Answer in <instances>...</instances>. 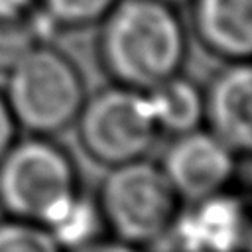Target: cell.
<instances>
[{
  "instance_id": "6da1fadb",
  "label": "cell",
  "mask_w": 252,
  "mask_h": 252,
  "mask_svg": "<svg viewBox=\"0 0 252 252\" xmlns=\"http://www.w3.org/2000/svg\"><path fill=\"white\" fill-rule=\"evenodd\" d=\"M98 24V57L116 85L148 91L181 73L187 33L173 6L118 0Z\"/></svg>"
},
{
  "instance_id": "7a4b0ae2",
  "label": "cell",
  "mask_w": 252,
  "mask_h": 252,
  "mask_svg": "<svg viewBox=\"0 0 252 252\" xmlns=\"http://www.w3.org/2000/svg\"><path fill=\"white\" fill-rule=\"evenodd\" d=\"M2 94L18 128L35 136L65 130L87 98L79 67L51 43H37L6 73Z\"/></svg>"
},
{
  "instance_id": "3957f363",
  "label": "cell",
  "mask_w": 252,
  "mask_h": 252,
  "mask_svg": "<svg viewBox=\"0 0 252 252\" xmlns=\"http://www.w3.org/2000/svg\"><path fill=\"white\" fill-rule=\"evenodd\" d=\"M79 193L77 167L51 136L16 138L0 159V207L12 219L45 226Z\"/></svg>"
},
{
  "instance_id": "277c9868",
  "label": "cell",
  "mask_w": 252,
  "mask_h": 252,
  "mask_svg": "<svg viewBox=\"0 0 252 252\" xmlns=\"http://www.w3.org/2000/svg\"><path fill=\"white\" fill-rule=\"evenodd\" d=\"M96 207L102 224L114 238L146 246L163 238L181 199L159 163L140 158L108 169L98 189Z\"/></svg>"
},
{
  "instance_id": "5b68a950",
  "label": "cell",
  "mask_w": 252,
  "mask_h": 252,
  "mask_svg": "<svg viewBox=\"0 0 252 252\" xmlns=\"http://www.w3.org/2000/svg\"><path fill=\"white\" fill-rule=\"evenodd\" d=\"M73 124L83 150L108 167L144 158L159 134L146 93L116 83L87 96Z\"/></svg>"
},
{
  "instance_id": "8992f818",
  "label": "cell",
  "mask_w": 252,
  "mask_h": 252,
  "mask_svg": "<svg viewBox=\"0 0 252 252\" xmlns=\"http://www.w3.org/2000/svg\"><path fill=\"white\" fill-rule=\"evenodd\" d=\"M252 213L228 189L179 207L161 240L171 252H244Z\"/></svg>"
},
{
  "instance_id": "52a82bcc",
  "label": "cell",
  "mask_w": 252,
  "mask_h": 252,
  "mask_svg": "<svg viewBox=\"0 0 252 252\" xmlns=\"http://www.w3.org/2000/svg\"><path fill=\"white\" fill-rule=\"evenodd\" d=\"M159 167L177 197L189 203L228 187L236 173V154L203 126L173 136Z\"/></svg>"
},
{
  "instance_id": "ba28073f",
  "label": "cell",
  "mask_w": 252,
  "mask_h": 252,
  "mask_svg": "<svg viewBox=\"0 0 252 252\" xmlns=\"http://www.w3.org/2000/svg\"><path fill=\"white\" fill-rule=\"evenodd\" d=\"M205 128L236 156H252V61L228 63L205 89Z\"/></svg>"
},
{
  "instance_id": "9c48e42d",
  "label": "cell",
  "mask_w": 252,
  "mask_h": 252,
  "mask_svg": "<svg viewBox=\"0 0 252 252\" xmlns=\"http://www.w3.org/2000/svg\"><path fill=\"white\" fill-rule=\"evenodd\" d=\"M193 30L228 63L252 61V0H191Z\"/></svg>"
},
{
  "instance_id": "30bf717a",
  "label": "cell",
  "mask_w": 252,
  "mask_h": 252,
  "mask_svg": "<svg viewBox=\"0 0 252 252\" xmlns=\"http://www.w3.org/2000/svg\"><path fill=\"white\" fill-rule=\"evenodd\" d=\"M144 93L159 132L177 136L205 126V91L181 73Z\"/></svg>"
},
{
  "instance_id": "8fae6325",
  "label": "cell",
  "mask_w": 252,
  "mask_h": 252,
  "mask_svg": "<svg viewBox=\"0 0 252 252\" xmlns=\"http://www.w3.org/2000/svg\"><path fill=\"white\" fill-rule=\"evenodd\" d=\"M102 226L104 224H102L96 201H91L83 193H79L43 228L53 236V240L61 246V250L71 252L98 238V232Z\"/></svg>"
},
{
  "instance_id": "7c38bea8",
  "label": "cell",
  "mask_w": 252,
  "mask_h": 252,
  "mask_svg": "<svg viewBox=\"0 0 252 252\" xmlns=\"http://www.w3.org/2000/svg\"><path fill=\"white\" fill-rule=\"evenodd\" d=\"M49 32L57 30L37 6L26 18L0 20V73H8L37 43H49Z\"/></svg>"
},
{
  "instance_id": "4fadbf2b",
  "label": "cell",
  "mask_w": 252,
  "mask_h": 252,
  "mask_svg": "<svg viewBox=\"0 0 252 252\" xmlns=\"http://www.w3.org/2000/svg\"><path fill=\"white\" fill-rule=\"evenodd\" d=\"M118 0H37V10L55 30H77L98 24Z\"/></svg>"
},
{
  "instance_id": "5bb4252c",
  "label": "cell",
  "mask_w": 252,
  "mask_h": 252,
  "mask_svg": "<svg viewBox=\"0 0 252 252\" xmlns=\"http://www.w3.org/2000/svg\"><path fill=\"white\" fill-rule=\"evenodd\" d=\"M0 252H63L53 236L35 222L0 220Z\"/></svg>"
},
{
  "instance_id": "9a60e30c",
  "label": "cell",
  "mask_w": 252,
  "mask_h": 252,
  "mask_svg": "<svg viewBox=\"0 0 252 252\" xmlns=\"http://www.w3.org/2000/svg\"><path fill=\"white\" fill-rule=\"evenodd\" d=\"M18 124L8 108V102L0 91V159L4 158V154L8 152V148L16 142L18 138Z\"/></svg>"
},
{
  "instance_id": "2e32d148",
  "label": "cell",
  "mask_w": 252,
  "mask_h": 252,
  "mask_svg": "<svg viewBox=\"0 0 252 252\" xmlns=\"http://www.w3.org/2000/svg\"><path fill=\"white\" fill-rule=\"evenodd\" d=\"M71 252H146L144 246H138V244H132V242H126V240H120V238H94L93 242L77 248V250H71Z\"/></svg>"
},
{
  "instance_id": "e0dca14e",
  "label": "cell",
  "mask_w": 252,
  "mask_h": 252,
  "mask_svg": "<svg viewBox=\"0 0 252 252\" xmlns=\"http://www.w3.org/2000/svg\"><path fill=\"white\" fill-rule=\"evenodd\" d=\"M37 6V0H0V20L26 18Z\"/></svg>"
},
{
  "instance_id": "ac0fdd59",
  "label": "cell",
  "mask_w": 252,
  "mask_h": 252,
  "mask_svg": "<svg viewBox=\"0 0 252 252\" xmlns=\"http://www.w3.org/2000/svg\"><path fill=\"white\" fill-rule=\"evenodd\" d=\"M244 252H252V226H250V232H248V240H246Z\"/></svg>"
},
{
  "instance_id": "d6986e66",
  "label": "cell",
  "mask_w": 252,
  "mask_h": 252,
  "mask_svg": "<svg viewBox=\"0 0 252 252\" xmlns=\"http://www.w3.org/2000/svg\"><path fill=\"white\" fill-rule=\"evenodd\" d=\"M158 2H163V4H169V6H177V4H181V2H185V0H158Z\"/></svg>"
},
{
  "instance_id": "ffe728a7",
  "label": "cell",
  "mask_w": 252,
  "mask_h": 252,
  "mask_svg": "<svg viewBox=\"0 0 252 252\" xmlns=\"http://www.w3.org/2000/svg\"><path fill=\"white\" fill-rule=\"evenodd\" d=\"M248 185H250V191H252V156H250V165H248Z\"/></svg>"
}]
</instances>
